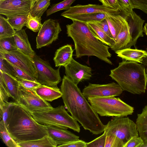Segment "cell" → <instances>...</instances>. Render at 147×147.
Returning a JSON list of instances; mask_svg holds the SVG:
<instances>
[{
	"label": "cell",
	"mask_w": 147,
	"mask_h": 147,
	"mask_svg": "<svg viewBox=\"0 0 147 147\" xmlns=\"http://www.w3.org/2000/svg\"><path fill=\"white\" fill-rule=\"evenodd\" d=\"M136 124L140 136L144 142H147V105L142 109V112L137 115Z\"/></svg>",
	"instance_id": "obj_25"
},
{
	"label": "cell",
	"mask_w": 147,
	"mask_h": 147,
	"mask_svg": "<svg viewBox=\"0 0 147 147\" xmlns=\"http://www.w3.org/2000/svg\"><path fill=\"white\" fill-rule=\"evenodd\" d=\"M0 49L7 52L18 50L13 36L0 38Z\"/></svg>",
	"instance_id": "obj_33"
},
{
	"label": "cell",
	"mask_w": 147,
	"mask_h": 147,
	"mask_svg": "<svg viewBox=\"0 0 147 147\" xmlns=\"http://www.w3.org/2000/svg\"><path fill=\"white\" fill-rule=\"evenodd\" d=\"M0 137L4 143L8 147H20L8 132L2 119L0 121Z\"/></svg>",
	"instance_id": "obj_30"
},
{
	"label": "cell",
	"mask_w": 147,
	"mask_h": 147,
	"mask_svg": "<svg viewBox=\"0 0 147 147\" xmlns=\"http://www.w3.org/2000/svg\"><path fill=\"white\" fill-rule=\"evenodd\" d=\"M61 31L57 20L50 19L45 21L36 38V47L39 49L48 46L56 40Z\"/></svg>",
	"instance_id": "obj_11"
},
{
	"label": "cell",
	"mask_w": 147,
	"mask_h": 147,
	"mask_svg": "<svg viewBox=\"0 0 147 147\" xmlns=\"http://www.w3.org/2000/svg\"><path fill=\"white\" fill-rule=\"evenodd\" d=\"M0 71L17 78L15 73L9 63L0 54Z\"/></svg>",
	"instance_id": "obj_38"
},
{
	"label": "cell",
	"mask_w": 147,
	"mask_h": 147,
	"mask_svg": "<svg viewBox=\"0 0 147 147\" xmlns=\"http://www.w3.org/2000/svg\"><path fill=\"white\" fill-rule=\"evenodd\" d=\"M141 147H147V142H144V144L141 146Z\"/></svg>",
	"instance_id": "obj_50"
},
{
	"label": "cell",
	"mask_w": 147,
	"mask_h": 147,
	"mask_svg": "<svg viewBox=\"0 0 147 147\" xmlns=\"http://www.w3.org/2000/svg\"><path fill=\"white\" fill-rule=\"evenodd\" d=\"M41 18L33 16L30 13L25 26L27 28L34 32H39L42 25L41 22Z\"/></svg>",
	"instance_id": "obj_37"
},
{
	"label": "cell",
	"mask_w": 147,
	"mask_h": 147,
	"mask_svg": "<svg viewBox=\"0 0 147 147\" xmlns=\"http://www.w3.org/2000/svg\"><path fill=\"white\" fill-rule=\"evenodd\" d=\"M87 142L81 140H78L70 142L64 144L57 146V147H86Z\"/></svg>",
	"instance_id": "obj_44"
},
{
	"label": "cell",
	"mask_w": 147,
	"mask_h": 147,
	"mask_svg": "<svg viewBox=\"0 0 147 147\" xmlns=\"http://www.w3.org/2000/svg\"><path fill=\"white\" fill-rule=\"evenodd\" d=\"M32 58L37 73L36 81L41 85L58 88L57 85L62 80L60 67L54 69L47 61L42 59L36 53Z\"/></svg>",
	"instance_id": "obj_8"
},
{
	"label": "cell",
	"mask_w": 147,
	"mask_h": 147,
	"mask_svg": "<svg viewBox=\"0 0 147 147\" xmlns=\"http://www.w3.org/2000/svg\"><path fill=\"white\" fill-rule=\"evenodd\" d=\"M141 63L146 67L145 68V72L147 78V56L143 58L141 61Z\"/></svg>",
	"instance_id": "obj_48"
},
{
	"label": "cell",
	"mask_w": 147,
	"mask_h": 147,
	"mask_svg": "<svg viewBox=\"0 0 147 147\" xmlns=\"http://www.w3.org/2000/svg\"><path fill=\"white\" fill-rule=\"evenodd\" d=\"M14 30L7 18L0 16V38L13 36L15 34Z\"/></svg>",
	"instance_id": "obj_32"
},
{
	"label": "cell",
	"mask_w": 147,
	"mask_h": 147,
	"mask_svg": "<svg viewBox=\"0 0 147 147\" xmlns=\"http://www.w3.org/2000/svg\"><path fill=\"white\" fill-rule=\"evenodd\" d=\"M30 113L34 119L41 124L65 129L69 128L78 133L80 131L77 121L68 114L64 106L37 111Z\"/></svg>",
	"instance_id": "obj_5"
},
{
	"label": "cell",
	"mask_w": 147,
	"mask_h": 147,
	"mask_svg": "<svg viewBox=\"0 0 147 147\" xmlns=\"http://www.w3.org/2000/svg\"><path fill=\"white\" fill-rule=\"evenodd\" d=\"M76 0H64L59 3L53 5L46 12L48 16L56 12L62 10H68Z\"/></svg>",
	"instance_id": "obj_34"
},
{
	"label": "cell",
	"mask_w": 147,
	"mask_h": 147,
	"mask_svg": "<svg viewBox=\"0 0 147 147\" xmlns=\"http://www.w3.org/2000/svg\"><path fill=\"white\" fill-rule=\"evenodd\" d=\"M72 20V23L66 25L67 34L74 41L76 57L94 56L112 65L109 58L111 56L109 50L110 47L94 36L87 23Z\"/></svg>",
	"instance_id": "obj_2"
},
{
	"label": "cell",
	"mask_w": 147,
	"mask_h": 147,
	"mask_svg": "<svg viewBox=\"0 0 147 147\" xmlns=\"http://www.w3.org/2000/svg\"><path fill=\"white\" fill-rule=\"evenodd\" d=\"M15 102H5L0 100V114L1 118L6 125L11 107Z\"/></svg>",
	"instance_id": "obj_36"
},
{
	"label": "cell",
	"mask_w": 147,
	"mask_h": 147,
	"mask_svg": "<svg viewBox=\"0 0 147 147\" xmlns=\"http://www.w3.org/2000/svg\"><path fill=\"white\" fill-rule=\"evenodd\" d=\"M123 90L119 85L114 82L100 84L89 83L82 93L86 98L103 97L119 96Z\"/></svg>",
	"instance_id": "obj_12"
},
{
	"label": "cell",
	"mask_w": 147,
	"mask_h": 147,
	"mask_svg": "<svg viewBox=\"0 0 147 147\" xmlns=\"http://www.w3.org/2000/svg\"><path fill=\"white\" fill-rule=\"evenodd\" d=\"M87 100L101 116L125 117L134 112V107L114 96L88 98Z\"/></svg>",
	"instance_id": "obj_6"
},
{
	"label": "cell",
	"mask_w": 147,
	"mask_h": 147,
	"mask_svg": "<svg viewBox=\"0 0 147 147\" xmlns=\"http://www.w3.org/2000/svg\"><path fill=\"white\" fill-rule=\"evenodd\" d=\"M94 36L103 44L110 47L115 43L113 38L108 35L96 23H87Z\"/></svg>",
	"instance_id": "obj_27"
},
{
	"label": "cell",
	"mask_w": 147,
	"mask_h": 147,
	"mask_svg": "<svg viewBox=\"0 0 147 147\" xmlns=\"http://www.w3.org/2000/svg\"><path fill=\"white\" fill-rule=\"evenodd\" d=\"M6 127L18 144L48 135L46 125L36 121L29 112L15 102L10 108Z\"/></svg>",
	"instance_id": "obj_3"
},
{
	"label": "cell",
	"mask_w": 147,
	"mask_h": 147,
	"mask_svg": "<svg viewBox=\"0 0 147 147\" xmlns=\"http://www.w3.org/2000/svg\"><path fill=\"white\" fill-rule=\"evenodd\" d=\"M20 147H56L57 144L49 136L30 141L18 143Z\"/></svg>",
	"instance_id": "obj_28"
},
{
	"label": "cell",
	"mask_w": 147,
	"mask_h": 147,
	"mask_svg": "<svg viewBox=\"0 0 147 147\" xmlns=\"http://www.w3.org/2000/svg\"><path fill=\"white\" fill-rule=\"evenodd\" d=\"M107 13L103 12L77 15L68 17L67 18L86 23H96L105 19Z\"/></svg>",
	"instance_id": "obj_26"
},
{
	"label": "cell",
	"mask_w": 147,
	"mask_h": 147,
	"mask_svg": "<svg viewBox=\"0 0 147 147\" xmlns=\"http://www.w3.org/2000/svg\"><path fill=\"white\" fill-rule=\"evenodd\" d=\"M146 51H147V48H146Z\"/></svg>",
	"instance_id": "obj_52"
},
{
	"label": "cell",
	"mask_w": 147,
	"mask_h": 147,
	"mask_svg": "<svg viewBox=\"0 0 147 147\" xmlns=\"http://www.w3.org/2000/svg\"><path fill=\"white\" fill-rule=\"evenodd\" d=\"M104 131L115 138L119 147H124L132 138L138 136L136 123L127 117H115L106 125Z\"/></svg>",
	"instance_id": "obj_7"
},
{
	"label": "cell",
	"mask_w": 147,
	"mask_h": 147,
	"mask_svg": "<svg viewBox=\"0 0 147 147\" xmlns=\"http://www.w3.org/2000/svg\"><path fill=\"white\" fill-rule=\"evenodd\" d=\"M35 91L41 98L46 101L51 102L62 97V93L58 88H53L41 85Z\"/></svg>",
	"instance_id": "obj_23"
},
{
	"label": "cell",
	"mask_w": 147,
	"mask_h": 147,
	"mask_svg": "<svg viewBox=\"0 0 147 147\" xmlns=\"http://www.w3.org/2000/svg\"><path fill=\"white\" fill-rule=\"evenodd\" d=\"M33 0H0V14L7 17L29 14Z\"/></svg>",
	"instance_id": "obj_13"
},
{
	"label": "cell",
	"mask_w": 147,
	"mask_h": 147,
	"mask_svg": "<svg viewBox=\"0 0 147 147\" xmlns=\"http://www.w3.org/2000/svg\"><path fill=\"white\" fill-rule=\"evenodd\" d=\"M99 12L114 14L120 13L119 10L103 5L88 4L84 5H77L71 7L68 10L62 13L61 16L67 18L69 16L77 15Z\"/></svg>",
	"instance_id": "obj_15"
},
{
	"label": "cell",
	"mask_w": 147,
	"mask_h": 147,
	"mask_svg": "<svg viewBox=\"0 0 147 147\" xmlns=\"http://www.w3.org/2000/svg\"><path fill=\"white\" fill-rule=\"evenodd\" d=\"M0 54L8 62L35 79L37 78V71L32 57L23 53L18 49L7 52L0 49Z\"/></svg>",
	"instance_id": "obj_9"
},
{
	"label": "cell",
	"mask_w": 147,
	"mask_h": 147,
	"mask_svg": "<svg viewBox=\"0 0 147 147\" xmlns=\"http://www.w3.org/2000/svg\"><path fill=\"white\" fill-rule=\"evenodd\" d=\"M19 104L30 113L35 111L53 108L47 101L41 98L35 91L20 85L19 90Z\"/></svg>",
	"instance_id": "obj_10"
},
{
	"label": "cell",
	"mask_w": 147,
	"mask_h": 147,
	"mask_svg": "<svg viewBox=\"0 0 147 147\" xmlns=\"http://www.w3.org/2000/svg\"><path fill=\"white\" fill-rule=\"evenodd\" d=\"M20 86L27 89L34 90L41 84L36 81L17 78Z\"/></svg>",
	"instance_id": "obj_40"
},
{
	"label": "cell",
	"mask_w": 147,
	"mask_h": 147,
	"mask_svg": "<svg viewBox=\"0 0 147 147\" xmlns=\"http://www.w3.org/2000/svg\"><path fill=\"white\" fill-rule=\"evenodd\" d=\"M134 17L131 16L125 17L126 20L128 24L131 36V41L129 48L135 45L138 38L143 36V25L145 21L133 11Z\"/></svg>",
	"instance_id": "obj_17"
},
{
	"label": "cell",
	"mask_w": 147,
	"mask_h": 147,
	"mask_svg": "<svg viewBox=\"0 0 147 147\" xmlns=\"http://www.w3.org/2000/svg\"><path fill=\"white\" fill-rule=\"evenodd\" d=\"M144 143L140 137L134 136L128 141L124 147H141Z\"/></svg>",
	"instance_id": "obj_43"
},
{
	"label": "cell",
	"mask_w": 147,
	"mask_h": 147,
	"mask_svg": "<svg viewBox=\"0 0 147 147\" xmlns=\"http://www.w3.org/2000/svg\"><path fill=\"white\" fill-rule=\"evenodd\" d=\"M64 67L65 76L77 85L80 82L90 79L92 76L91 67L80 63L73 58Z\"/></svg>",
	"instance_id": "obj_14"
},
{
	"label": "cell",
	"mask_w": 147,
	"mask_h": 147,
	"mask_svg": "<svg viewBox=\"0 0 147 147\" xmlns=\"http://www.w3.org/2000/svg\"><path fill=\"white\" fill-rule=\"evenodd\" d=\"M133 9H137L147 14V0H129Z\"/></svg>",
	"instance_id": "obj_42"
},
{
	"label": "cell",
	"mask_w": 147,
	"mask_h": 147,
	"mask_svg": "<svg viewBox=\"0 0 147 147\" xmlns=\"http://www.w3.org/2000/svg\"><path fill=\"white\" fill-rule=\"evenodd\" d=\"M120 8V12L124 18L127 16L134 17L133 9L129 0H117Z\"/></svg>",
	"instance_id": "obj_35"
},
{
	"label": "cell",
	"mask_w": 147,
	"mask_h": 147,
	"mask_svg": "<svg viewBox=\"0 0 147 147\" xmlns=\"http://www.w3.org/2000/svg\"><path fill=\"white\" fill-rule=\"evenodd\" d=\"M109 76L123 90L133 94L145 92L147 78L145 68L137 62L123 60L117 67L111 70Z\"/></svg>",
	"instance_id": "obj_4"
},
{
	"label": "cell",
	"mask_w": 147,
	"mask_h": 147,
	"mask_svg": "<svg viewBox=\"0 0 147 147\" xmlns=\"http://www.w3.org/2000/svg\"><path fill=\"white\" fill-rule=\"evenodd\" d=\"M103 5L120 11V8L117 0H99Z\"/></svg>",
	"instance_id": "obj_47"
},
{
	"label": "cell",
	"mask_w": 147,
	"mask_h": 147,
	"mask_svg": "<svg viewBox=\"0 0 147 147\" xmlns=\"http://www.w3.org/2000/svg\"><path fill=\"white\" fill-rule=\"evenodd\" d=\"M37 0H33V3L34 4L35 2Z\"/></svg>",
	"instance_id": "obj_51"
},
{
	"label": "cell",
	"mask_w": 147,
	"mask_h": 147,
	"mask_svg": "<svg viewBox=\"0 0 147 147\" xmlns=\"http://www.w3.org/2000/svg\"><path fill=\"white\" fill-rule=\"evenodd\" d=\"M74 50L70 45L67 44L60 47L56 51L53 60L56 67H65L72 59Z\"/></svg>",
	"instance_id": "obj_21"
},
{
	"label": "cell",
	"mask_w": 147,
	"mask_h": 147,
	"mask_svg": "<svg viewBox=\"0 0 147 147\" xmlns=\"http://www.w3.org/2000/svg\"><path fill=\"white\" fill-rule=\"evenodd\" d=\"M115 52L117 56L123 59L141 63L143 58L147 56L146 51L130 48L117 51Z\"/></svg>",
	"instance_id": "obj_22"
},
{
	"label": "cell",
	"mask_w": 147,
	"mask_h": 147,
	"mask_svg": "<svg viewBox=\"0 0 147 147\" xmlns=\"http://www.w3.org/2000/svg\"><path fill=\"white\" fill-rule=\"evenodd\" d=\"M131 41V32L128 24L125 19L114 44L110 48L115 52L126 48H129Z\"/></svg>",
	"instance_id": "obj_18"
},
{
	"label": "cell",
	"mask_w": 147,
	"mask_h": 147,
	"mask_svg": "<svg viewBox=\"0 0 147 147\" xmlns=\"http://www.w3.org/2000/svg\"><path fill=\"white\" fill-rule=\"evenodd\" d=\"M51 0H37L31 9L30 14L34 17L41 18V16L50 4Z\"/></svg>",
	"instance_id": "obj_29"
},
{
	"label": "cell",
	"mask_w": 147,
	"mask_h": 147,
	"mask_svg": "<svg viewBox=\"0 0 147 147\" xmlns=\"http://www.w3.org/2000/svg\"><path fill=\"white\" fill-rule=\"evenodd\" d=\"M48 136L57 145H61L70 142L78 140L79 137L67 129L56 126L46 125Z\"/></svg>",
	"instance_id": "obj_16"
},
{
	"label": "cell",
	"mask_w": 147,
	"mask_h": 147,
	"mask_svg": "<svg viewBox=\"0 0 147 147\" xmlns=\"http://www.w3.org/2000/svg\"><path fill=\"white\" fill-rule=\"evenodd\" d=\"M10 96L3 83L0 81V100L5 102L8 101Z\"/></svg>",
	"instance_id": "obj_46"
},
{
	"label": "cell",
	"mask_w": 147,
	"mask_h": 147,
	"mask_svg": "<svg viewBox=\"0 0 147 147\" xmlns=\"http://www.w3.org/2000/svg\"><path fill=\"white\" fill-rule=\"evenodd\" d=\"M13 36L16 44L18 50L32 57L35 55V53L31 48L28 36L24 29L16 30Z\"/></svg>",
	"instance_id": "obj_20"
},
{
	"label": "cell",
	"mask_w": 147,
	"mask_h": 147,
	"mask_svg": "<svg viewBox=\"0 0 147 147\" xmlns=\"http://www.w3.org/2000/svg\"><path fill=\"white\" fill-rule=\"evenodd\" d=\"M143 32L147 36V23L145 24L143 28Z\"/></svg>",
	"instance_id": "obj_49"
},
{
	"label": "cell",
	"mask_w": 147,
	"mask_h": 147,
	"mask_svg": "<svg viewBox=\"0 0 147 147\" xmlns=\"http://www.w3.org/2000/svg\"><path fill=\"white\" fill-rule=\"evenodd\" d=\"M9 63L12 67L13 70L15 71L17 78L33 81H36L35 78L30 75L24 71L11 64L9 62Z\"/></svg>",
	"instance_id": "obj_41"
},
{
	"label": "cell",
	"mask_w": 147,
	"mask_h": 147,
	"mask_svg": "<svg viewBox=\"0 0 147 147\" xmlns=\"http://www.w3.org/2000/svg\"><path fill=\"white\" fill-rule=\"evenodd\" d=\"M29 14L7 17V19L14 30H20L25 26L29 18Z\"/></svg>",
	"instance_id": "obj_31"
},
{
	"label": "cell",
	"mask_w": 147,
	"mask_h": 147,
	"mask_svg": "<svg viewBox=\"0 0 147 147\" xmlns=\"http://www.w3.org/2000/svg\"><path fill=\"white\" fill-rule=\"evenodd\" d=\"M60 90L65 108L85 130L94 135L104 131L106 125L102 123L77 85L65 75L63 78Z\"/></svg>",
	"instance_id": "obj_1"
},
{
	"label": "cell",
	"mask_w": 147,
	"mask_h": 147,
	"mask_svg": "<svg viewBox=\"0 0 147 147\" xmlns=\"http://www.w3.org/2000/svg\"><path fill=\"white\" fill-rule=\"evenodd\" d=\"M107 134L104 131L103 134L92 141L87 142L86 147H105Z\"/></svg>",
	"instance_id": "obj_39"
},
{
	"label": "cell",
	"mask_w": 147,
	"mask_h": 147,
	"mask_svg": "<svg viewBox=\"0 0 147 147\" xmlns=\"http://www.w3.org/2000/svg\"><path fill=\"white\" fill-rule=\"evenodd\" d=\"M105 19L107 22L113 38L115 41L125 19L120 14L111 13H107Z\"/></svg>",
	"instance_id": "obj_24"
},
{
	"label": "cell",
	"mask_w": 147,
	"mask_h": 147,
	"mask_svg": "<svg viewBox=\"0 0 147 147\" xmlns=\"http://www.w3.org/2000/svg\"><path fill=\"white\" fill-rule=\"evenodd\" d=\"M95 23L96 24L108 35L111 38H113L107 22L105 18L100 22Z\"/></svg>",
	"instance_id": "obj_45"
},
{
	"label": "cell",
	"mask_w": 147,
	"mask_h": 147,
	"mask_svg": "<svg viewBox=\"0 0 147 147\" xmlns=\"http://www.w3.org/2000/svg\"><path fill=\"white\" fill-rule=\"evenodd\" d=\"M0 81L5 87L10 97L18 103L20 85L17 79L0 71Z\"/></svg>",
	"instance_id": "obj_19"
}]
</instances>
